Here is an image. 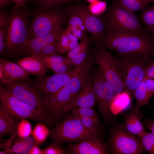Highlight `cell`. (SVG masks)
I'll use <instances>...</instances> for the list:
<instances>
[{
  "label": "cell",
  "instance_id": "1f68e13d",
  "mask_svg": "<svg viewBox=\"0 0 154 154\" xmlns=\"http://www.w3.org/2000/svg\"><path fill=\"white\" fill-rule=\"evenodd\" d=\"M145 150L151 154H154V135L151 132L144 131L138 136Z\"/></svg>",
  "mask_w": 154,
  "mask_h": 154
},
{
  "label": "cell",
  "instance_id": "6da1fadb",
  "mask_svg": "<svg viewBox=\"0 0 154 154\" xmlns=\"http://www.w3.org/2000/svg\"><path fill=\"white\" fill-rule=\"evenodd\" d=\"M90 68L84 65L74 68V73L68 82L45 102L51 127L62 120L66 115L68 106L83 88L91 74Z\"/></svg>",
  "mask_w": 154,
  "mask_h": 154
},
{
  "label": "cell",
  "instance_id": "8d00e7d4",
  "mask_svg": "<svg viewBox=\"0 0 154 154\" xmlns=\"http://www.w3.org/2000/svg\"><path fill=\"white\" fill-rule=\"evenodd\" d=\"M43 154H62L65 151L59 144L52 143L42 150Z\"/></svg>",
  "mask_w": 154,
  "mask_h": 154
},
{
  "label": "cell",
  "instance_id": "9a60e30c",
  "mask_svg": "<svg viewBox=\"0 0 154 154\" xmlns=\"http://www.w3.org/2000/svg\"><path fill=\"white\" fill-rule=\"evenodd\" d=\"M108 144L101 137L91 136L78 141L70 144L65 153L70 154H107Z\"/></svg>",
  "mask_w": 154,
  "mask_h": 154
},
{
  "label": "cell",
  "instance_id": "8fae6325",
  "mask_svg": "<svg viewBox=\"0 0 154 154\" xmlns=\"http://www.w3.org/2000/svg\"><path fill=\"white\" fill-rule=\"evenodd\" d=\"M92 75L96 102L104 123L106 124L113 117L111 105L116 94L98 70L95 71Z\"/></svg>",
  "mask_w": 154,
  "mask_h": 154
},
{
  "label": "cell",
  "instance_id": "d6986e66",
  "mask_svg": "<svg viewBox=\"0 0 154 154\" xmlns=\"http://www.w3.org/2000/svg\"><path fill=\"white\" fill-rule=\"evenodd\" d=\"M15 62L31 74L41 78L45 77L49 69L44 62L36 55L23 58Z\"/></svg>",
  "mask_w": 154,
  "mask_h": 154
},
{
  "label": "cell",
  "instance_id": "ac0fdd59",
  "mask_svg": "<svg viewBox=\"0 0 154 154\" xmlns=\"http://www.w3.org/2000/svg\"><path fill=\"white\" fill-rule=\"evenodd\" d=\"M95 102L91 74L83 88L70 102L67 110L71 111L78 107L92 108Z\"/></svg>",
  "mask_w": 154,
  "mask_h": 154
},
{
  "label": "cell",
  "instance_id": "ffe728a7",
  "mask_svg": "<svg viewBox=\"0 0 154 154\" xmlns=\"http://www.w3.org/2000/svg\"><path fill=\"white\" fill-rule=\"evenodd\" d=\"M6 108L0 105V139L2 141L5 135L12 136L17 133V127L19 120Z\"/></svg>",
  "mask_w": 154,
  "mask_h": 154
},
{
  "label": "cell",
  "instance_id": "bcb514c9",
  "mask_svg": "<svg viewBox=\"0 0 154 154\" xmlns=\"http://www.w3.org/2000/svg\"><path fill=\"white\" fill-rule=\"evenodd\" d=\"M90 3H92L97 0H87Z\"/></svg>",
  "mask_w": 154,
  "mask_h": 154
},
{
  "label": "cell",
  "instance_id": "83f0119b",
  "mask_svg": "<svg viewBox=\"0 0 154 154\" xmlns=\"http://www.w3.org/2000/svg\"><path fill=\"white\" fill-rule=\"evenodd\" d=\"M46 125L42 123L38 122L33 130L32 137L38 146L43 143L49 136L50 130Z\"/></svg>",
  "mask_w": 154,
  "mask_h": 154
},
{
  "label": "cell",
  "instance_id": "2e32d148",
  "mask_svg": "<svg viewBox=\"0 0 154 154\" xmlns=\"http://www.w3.org/2000/svg\"><path fill=\"white\" fill-rule=\"evenodd\" d=\"M65 31L61 27L46 35L28 38L17 51L20 54L35 55L47 45L58 41Z\"/></svg>",
  "mask_w": 154,
  "mask_h": 154
},
{
  "label": "cell",
  "instance_id": "7dc6e473",
  "mask_svg": "<svg viewBox=\"0 0 154 154\" xmlns=\"http://www.w3.org/2000/svg\"><path fill=\"white\" fill-rule=\"evenodd\" d=\"M149 2H151L154 4V0H148Z\"/></svg>",
  "mask_w": 154,
  "mask_h": 154
},
{
  "label": "cell",
  "instance_id": "d590c367",
  "mask_svg": "<svg viewBox=\"0 0 154 154\" xmlns=\"http://www.w3.org/2000/svg\"><path fill=\"white\" fill-rule=\"evenodd\" d=\"M89 44L87 45L72 61L71 65L72 66L78 67L83 64L86 60L88 50Z\"/></svg>",
  "mask_w": 154,
  "mask_h": 154
},
{
  "label": "cell",
  "instance_id": "f35d334b",
  "mask_svg": "<svg viewBox=\"0 0 154 154\" xmlns=\"http://www.w3.org/2000/svg\"><path fill=\"white\" fill-rule=\"evenodd\" d=\"M57 42L51 43L47 45L36 55L38 54L46 55L58 54L57 48Z\"/></svg>",
  "mask_w": 154,
  "mask_h": 154
},
{
  "label": "cell",
  "instance_id": "9c48e42d",
  "mask_svg": "<svg viewBox=\"0 0 154 154\" xmlns=\"http://www.w3.org/2000/svg\"><path fill=\"white\" fill-rule=\"evenodd\" d=\"M93 59L116 95L126 91L118 72L115 58L110 52L102 47H96Z\"/></svg>",
  "mask_w": 154,
  "mask_h": 154
},
{
  "label": "cell",
  "instance_id": "3957f363",
  "mask_svg": "<svg viewBox=\"0 0 154 154\" xmlns=\"http://www.w3.org/2000/svg\"><path fill=\"white\" fill-rule=\"evenodd\" d=\"M114 57L124 88L133 96L135 90L143 80L146 68L152 61L151 58L138 53L117 52Z\"/></svg>",
  "mask_w": 154,
  "mask_h": 154
},
{
  "label": "cell",
  "instance_id": "60d3db41",
  "mask_svg": "<svg viewBox=\"0 0 154 154\" xmlns=\"http://www.w3.org/2000/svg\"><path fill=\"white\" fill-rule=\"evenodd\" d=\"M145 78H151L154 79V62L151 61L147 66L145 72Z\"/></svg>",
  "mask_w": 154,
  "mask_h": 154
},
{
  "label": "cell",
  "instance_id": "484cf974",
  "mask_svg": "<svg viewBox=\"0 0 154 154\" xmlns=\"http://www.w3.org/2000/svg\"><path fill=\"white\" fill-rule=\"evenodd\" d=\"M141 19L146 31L154 37V5L146 7L141 11Z\"/></svg>",
  "mask_w": 154,
  "mask_h": 154
},
{
  "label": "cell",
  "instance_id": "f6af8a7d",
  "mask_svg": "<svg viewBox=\"0 0 154 154\" xmlns=\"http://www.w3.org/2000/svg\"><path fill=\"white\" fill-rule=\"evenodd\" d=\"M0 154H7V153L6 151L3 150V151H0Z\"/></svg>",
  "mask_w": 154,
  "mask_h": 154
},
{
  "label": "cell",
  "instance_id": "52a82bcc",
  "mask_svg": "<svg viewBox=\"0 0 154 154\" xmlns=\"http://www.w3.org/2000/svg\"><path fill=\"white\" fill-rule=\"evenodd\" d=\"M52 143L79 141L92 136L81 122L79 117L73 113L65 117L49 129Z\"/></svg>",
  "mask_w": 154,
  "mask_h": 154
},
{
  "label": "cell",
  "instance_id": "277c9868",
  "mask_svg": "<svg viewBox=\"0 0 154 154\" xmlns=\"http://www.w3.org/2000/svg\"><path fill=\"white\" fill-rule=\"evenodd\" d=\"M1 86L27 104L42 118L46 125L51 127L44 97L36 80L20 79Z\"/></svg>",
  "mask_w": 154,
  "mask_h": 154
},
{
  "label": "cell",
  "instance_id": "f1b7e54d",
  "mask_svg": "<svg viewBox=\"0 0 154 154\" xmlns=\"http://www.w3.org/2000/svg\"><path fill=\"white\" fill-rule=\"evenodd\" d=\"M124 8L134 12L141 11L149 3L148 0H118Z\"/></svg>",
  "mask_w": 154,
  "mask_h": 154
},
{
  "label": "cell",
  "instance_id": "5b68a950",
  "mask_svg": "<svg viewBox=\"0 0 154 154\" xmlns=\"http://www.w3.org/2000/svg\"><path fill=\"white\" fill-rule=\"evenodd\" d=\"M31 12L15 4L9 14L6 48L10 52L17 51L28 38V21Z\"/></svg>",
  "mask_w": 154,
  "mask_h": 154
},
{
  "label": "cell",
  "instance_id": "b9f144b4",
  "mask_svg": "<svg viewBox=\"0 0 154 154\" xmlns=\"http://www.w3.org/2000/svg\"><path fill=\"white\" fill-rule=\"evenodd\" d=\"M143 122L145 127L149 130L154 135V120L148 117H145Z\"/></svg>",
  "mask_w": 154,
  "mask_h": 154
},
{
  "label": "cell",
  "instance_id": "7a4b0ae2",
  "mask_svg": "<svg viewBox=\"0 0 154 154\" xmlns=\"http://www.w3.org/2000/svg\"><path fill=\"white\" fill-rule=\"evenodd\" d=\"M122 54L141 53L151 58L154 43L149 34L128 30L108 29L99 46Z\"/></svg>",
  "mask_w": 154,
  "mask_h": 154
},
{
  "label": "cell",
  "instance_id": "cb8c5ba5",
  "mask_svg": "<svg viewBox=\"0 0 154 154\" xmlns=\"http://www.w3.org/2000/svg\"><path fill=\"white\" fill-rule=\"evenodd\" d=\"M78 39L68 30L66 29L57 44L58 53L68 52L79 43Z\"/></svg>",
  "mask_w": 154,
  "mask_h": 154
},
{
  "label": "cell",
  "instance_id": "f546056e",
  "mask_svg": "<svg viewBox=\"0 0 154 154\" xmlns=\"http://www.w3.org/2000/svg\"><path fill=\"white\" fill-rule=\"evenodd\" d=\"M90 40L86 34L82 39L81 41L74 48L68 52L64 58L65 62L72 66L71 63L72 60L78 55L89 44Z\"/></svg>",
  "mask_w": 154,
  "mask_h": 154
},
{
  "label": "cell",
  "instance_id": "e575fe53",
  "mask_svg": "<svg viewBox=\"0 0 154 154\" xmlns=\"http://www.w3.org/2000/svg\"><path fill=\"white\" fill-rule=\"evenodd\" d=\"M35 55L41 59L48 67L52 65L65 62L64 58L58 54L51 55L38 54Z\"/></svg>",
  "mask_w": 154,
  "mask_h": 154
},
{
  "label": "cell",
  "instance_id": "4316f807",
  "mask_svg": "<svg viewBox=\"0 0 154 154\" xmlns=\"http://www.w3.org/2000/svg\"><path fill=\"white\" fill-rule=\"evenodd\" d=\"M0 11V53L1 54L6 48V34L9 14L1 8Z\"/></svg>",
  "mask_w": 154,
  "mask_h": 154
},
{
  "label": "cell",
  "instance_id": "8992f818",
  "mask_svg": "<svg viewBox=\"0 0 154 154\" xmlns=\"http://www.w3.org/2000/svg\"><path fill=\"white\" fill-rule=\"evenodd\" d=\"M56 7H42L37 11L29 26L28 38L46 35L62 27L65 15Z\"/></svg>",
  "mask_w": 154,
  "mask_h": 154
},
{
  "label": "cell",
  "instance_id": "4fadbf2b",
  "mask_svg": "<svg viewBox=\"0 0 154 154\" xmlns=\"http://www.w3.org/2000/svg\"><path fill=\"white\" fill-rule=\"evenodd\" d=\"M74 7L82 18L86 30L91 35L96 46H98L107 30L102 15L93 14L84 5H79Z\"/></svg>",
  "mask_w": 154,
  "mask_h": 154
},
{
  "label": "cell",
  "instance_id": "7bdbcfd3",
  "mask_svg": "<svg viewBox=\"0 0 154 154\" xmlns=\"http://www.w3.org/2000/svg\"><path fill=\"white\" fill-rule=\"evenodd\" d=\"M38 146H34L30 150L28 154H43L42 150L38 147Z\"/></svg>",
  "mask_w": 154,
  "mask_h": 154
},
{
  "label": "cell",
  "instance_id": "c3c4849f",
  "mask_svg": "<svg viewBox=\"0 0 154 154\" xmlns=\"http://www.w3.org/2000/svg\"><path fill=\"white\" fill-rule=\"evenodd\" d=\"M152 38H153V42H154V37H152Z\"/></svg>",
  "mask_w": 154,
  "mask_h": 154
},
{
  "label": "cell",
  "instance_id": "4dcf8cb0",
  "mask_svg": "<svg viewBox=\"0 0 154 154\" xmlns=\"http://www.w3.org/2000/svg\"><path fill=\"white\" fill-rule=\"evenodd\" d=\"M72 113L78 116L86 117L91 119L100 129L101 123L96 112L92 108L78 107L71 111Z\"/></svg>",
  "mask_w": 154,
  "mask_h": 154
},
{
  "label": "cell",
  "instance_id": "ee69618b",
  "mask_svg": "<svg viewBox=\"0 0 154 154\" xmlns=\"http://www.w3.org/2000/svg\"><path fill=\"white\" fill-rule=\"evenodd\" d=\"M12 3L14 2L22 8H25V4L29 0H7Z\"/></svg>",
  "mask_w": 154,
  "mask_h": 154
},
{
  "label": "cell",
  "instance_id": "603a6c76",
  "mask_svg": "<svg viewBox=\"0 0 154 154\" xmlns=\"http://www.w3.org/2000/svg\"><path fill=\"white\" fill-rule=\"evenodd\" d=\"M69 18L66 29L69 31L78 39H82L85 35L86 29L83 21L74 7L73 11Z\"/></svg>",
  "mask_w": 154,
  "mask_h": 154
},
{
  "label": "cell",
  "instance_id": "44dd1931",
  "mask_svg": "<svg viewBox=\"0 0 154 154\" xmlns=\"http://www.w3.org/2000/svg\"><path fill=\"white\" fill-rule=\"evenodd\" d=\"M0 66L5 74L7 84L20 79L29 78L31 75L18 64L1 58Z\"/></svg>",
  "mask_w": 154,
  "mask_h": 154
},
{
  "label": "cell",
  "instance_id": "ba28073f",
  "mask_svg": "<svg viewBox=\"0 0 154 154\" xmlns=\"http://www.w3.org/2000/svg\"><path fill=\"white\" fill-rule=\"evenodd\" d=\"M102 15L107 30H128L149 33L134 12L122 7L118 0H113Z\"/></svg>",
  "mask_w": 154,
  "mask_h": 154
},
{
  "label": "cell",
  "instance_id": "836d02e7",
  "mask_svg": "<svg viewBox=\"0 0 154 154\" xmlns=\"http://www.w3.org/2000/svg\"><path fill=\"white\" fill-rule=\"evenodd\" d=\"M33 131L31 125L26 118H22L17 127V133L22 138H26L31 135Z\"/></svg>",
  "mask_w": 154,
  "mask_h": 154
},
{
  "label": "cell",
  "instance_id": "7c38bea8",
  "mask_svg": "<svg viewBox=\"0 0 154 154\" xmlns=\"http://www.w3.org/2000/svg\"><path fill=\"white\" fill-rule=\"evenodd\" d=\"M0 100L1 105L6 108L17 118L29 119L45 124L42 118L28 106L2 86L0 87Z\"/></svg>",
  "mask_w": 154,
  "mask_h": 154
},
{
  "label": "cell",
  "instance_id": "e0dca14e",
  "mask_svg": "<svg viewBox=\"0 0 154 154\" xmlns=\"http://www.w3.org/2000/svg\"><path fill=\"white\" fill-rule=\"evenodd\" d=\"M2 142L0 147L7 154H28L34 146L37 145L32 137L22 138L17 133Z\"/></svg>",
  "mask_w": 154,
  "mask_h": 154
},
{
  "label": "cell",
  "instance_id": "d6a6232c",
  "mask_svg": "<svg viewBox=\"0 0 154 154\" xmlns=\"http://www.w3.org/2000/svg\"><path fill=\"white\" fill-rule=\"evenodd\" d=\"M78 117L83 125L92 136L97 137L102 135V132L100 129L91 119L86 117Z\"/></svg>",
  "mask_w": 154,
  "mask_h": 154
},
{
  "label": "cell",
  "instance_id": "5bb4252c",
  "mask_svg": "<svg viewBox=\"0 0 154 154\" xmlns=\"http://www.w3.org/2000/svg\"><path fill=\"white\" fill-rule=\"evenodd\" d=\"M74 73V68L65 73L56 74L52 76L41 78L36 81L45 101L54 95L68 82Z\"/></svg>",
  "mask_w": 154,
  "mask_h": 154
},
{
  "label": "cell",
  "instance_id": "30bf717a",
  "mask_svg": "<svg viewBox=\"0 0 154 154\" xmlns=\"http://www.w3.org/2000/svg\"><path fill=\"white\" fill-rule=\"evenodd\" d=\"M108 152L114 154H140L144 153L139 140L129 132L123 125L112 130L109 139Z\"/></svg>",
  "mask_w": 154,
  "mask_h": 154
},
{
  "label": "cell",
  "instance_id": "7402d4cb",
  "mask_svg": "<svg viewBox=\"0 0 154 154\" xmlns=\"http://www.w3.org/2000/svg\"><path fill=\"white\" fill-rule=\"evenodd\" d=\"M139 112L133 110L125 114L123 117L125 128L131 133L138 136L145 131V127L140 120L142 116Z\"/></svg>",
  "mask_w": 154,
  "mask_h": 154
},
{
  "label": "cell",
  "instance_id": "ab89813d",
  "mask_svg": "<svg viewBox=\"0 0 154 154\" xmlns=\"http://www.w3.org/2000/svg\"><path fill=\"white\" fill-rule=\"evenodd\" d=\"M145 80L147 91L150 96L154 95V79L151 78H145Z\"/></svg>",
  "mask_w": 154,
  "mask_h": 154
},
{
  "label": "cell",
  "instance_id": "681fc988",
  "mask_svg": "<svg viewBox=\"0 0 154 154\" xmlns=\"http://www.w3.org/2000/svg\"><path fill=\"white\" fill-rule=\"evenodd\" d=\"M78 1H81V0H77Z\"/></svg>",
  "mask_w": 154,
  "mask_h": 154
},
{
  "label": "cell",
  "instance_id": "d4e9b609",
  "mask_svg": "<svg viewBox=\"0 0 154 154\" xmlns=\"http://www.w3.org/2000/svg\"><path fill=\"white\" fill-rule=\"evenodd\" d=\"M133 96L136 101V104L133 109L135 111H139L142 106L148 104L151 97L147 91L144 80H143L137 87Z\"/></svg>",
  "mask_w": 154,
  "mask_h": 154
},
{
  "label": "cell",
  "instance_id": "74e56055",
  "mask_svg": "<svg viewBox=\"0 0 154 154\" xmlns=\"http://www.w3.org/2000/svg\"><path fill=\"white\" fill-rule=\"evenodd\" d=\"M42 7H58L70 2L72 0H33Z\"/></svg>",
  "mask_w": 154,
  "mask_h": 154
}]
</instances>
